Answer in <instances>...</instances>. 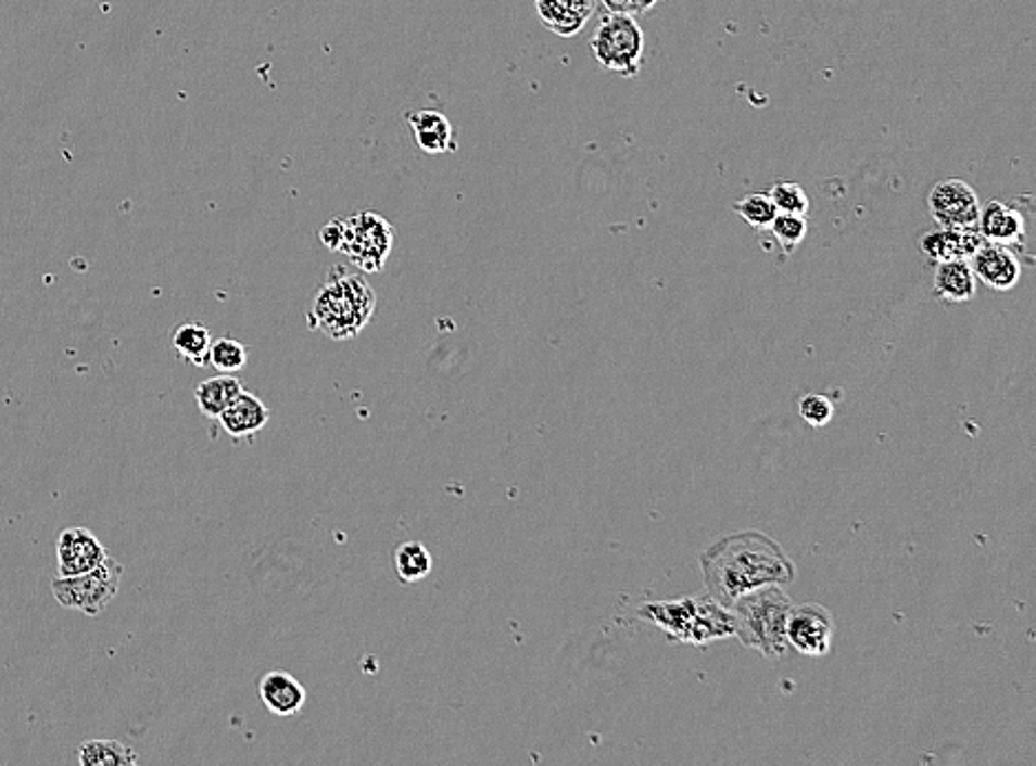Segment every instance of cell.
<instances>
[{
    "instance_id": "obj_1",
    "label": "cell",
    "mask_w": 1036,
    "mask_h": 766,
    "mask_svg": "<svg viewBox=\"0 0 1036 766\" xmlns=\"http://www.w3.org/2000/svg\"><path fill=\"white\" fill-rule=\"evenodd\" d=\"M707 595L725 608L762 586H789L796 565L785 548L758 531L725 535L700 554Z\"/></svg>"
},
{
    "instance_id": "obj_2",
    "label": "cell",
    "mask_w": 1036,
    "mask_h": 766,
    "mask_svg": "<svg viewBox=\"0 0 1036 766\" xmlns=\"http://www.w3.org/2000/svg\"><path fill=\"white\" fill-rule=\"evenodd\" d=\"M376 311V292L358 272L334 266L314 296L307 321L334 341L358 336Z\"/></svg>"
},
{
    "instance_id": "obj_3",
    "label": "cell",
    "mask_w": 1036,
    "mask_h": 766,
    "mask_svg": "<svg viewBox=\"0 0 1036 766\" xmlns=\"http://www.w3.org/2000/svg\"><path fill=\"white\" fill-rule=\"evenodd\" d=\"M639 616L659 627L672 643L707 646L734 636L732 610L709 595L645 603L639 608Z\"/></svg>"
},
{
    "instance_id": "obj_4",
    "label": "cell",
    "mask_w": 1036,
    "mask_h": 766,
    "mask_svg": "<svg viewBox=\"0 0 1036 766\" xmlns=\"http://www.w3.org/2000/svg\"><path fill=\"white\" fill-rule=\"evenodd\" d=\"M734 636L767 659H783L789 652L787 621L794 610L783 586H762L732 603Z\"/></svg>"
},
{
    "instance_id": "obj_5",
    "label": "cell",
    "mask_w": 1036,
    "mask_h": 766,
    "mask_svg": "<svg viewBox=\"0 0 1036 766\" xmlns=\"http://www.w3.org/2000/svg\"><path fill=\"white\" fill-rule=\"evenodd\" d=\"M595 60L623 78L639 76L645 55V36L634 16L608 14L591 38Z\"/></svg>"
},
{
    "instance_id": "obj_6",
    "label": "cell",
    "mask_w": 1036,
    "mask_h": 766,
    "mask_svg": "<svg viewBox=\"0 0 1036 766\" xmlns=\"http://www.w3.org/2000/svg\"><path fill=\"white\" fill-rule=\"evenodd\" d=\"M122 572V565L109 554L91 572L78 574V577H55L51 582V592L62 608L98 616L117 597Z\"/></svg>"
},
{
    "instance_id": "obj_7",
    "label": "cell",
    "mask_w": 1036,
    "mask_h": 766,
    "mask_svg": "<svg viewBox=\"0 0 1036 766\" xmlns=\"http://www.w3.org/2000/svg\"><path fill=\"white\" fill-rule=\"evenodd\" d=\"M394 226L378 213H358L343 219L339 250L361 270L380 272L394 247Z\"/></svg>"
},
{
    "instance_id": "obj_8",
    "label": "cell",
    "mask_w": 1036,
    "mask_h": 766,
    "mask_svg": "<svg viewBox=\"0 0 1036 766\" xmlns=\"http://www.w3.org/2000/svg\"><path fill=\"white\" fill-rule=\"evenodd\" d=\"M931 217L946 230H977L982 202L975 188L963 179H944L928 195ZM980 232V230H977Z\"/></svg>"
},
{
    "instance_id": "obj_9",
    "label": "cell",
    "mask_w": 1036,
    "mask_h": 766,
    "mask_svg": "<svg viewBox=\"0 0 1036 766\" xmlns=\"http://www.w3.org/2000/svg\"><path fill=\"white\" fill-rule=\"evenodd\" d=\"M835 636V618L820 603L794 605L787 621V643L796 652L820 659L831 652Z\"/></svg>"
},
{
    "instance_id": "obj_10",
    "label": "cell",
    "mask_w": 1036,
    "mask_h": 766,
    "mask_svg": "<svg viewBox=\"0 0 1036 766\" xmlns=\"http://www.w3.org/2000/svg\"><path fill=\"white\" fill-rule=\"evenodd\" d=\"M970 268H973V275L977 281H982L986 288L995 292H1010L1019 285L1023 277L1021 261L1016 257V252L1008 245L999 243H988L984 241L973 257L968 259Z\"/></svg>"
},
{
    "instance_id": "obj_11",
    "label": "cell",
    "mask_w": 1036,
    "mask_h": 766,
    "mask_svg": "<svg viewBox=\"0 0 1036 766\" xmlns=\"http://www.w3.org/2000/svg\"><path fill=\"white\" fill-rule=\"evenodd\" d=\"M58 577H78L91 572L106 557V548L89 528H67L58 537Z\"/></svg>"
},
{
    "instance_id": "obj_12",
    "label": "cell",
    "mask_w": 1036,
    "mask_h": 766,
    "mask_svg": "<svg viewBox=\"0 0 1036 766\" xmlns=\"http://www.w3.org/2000/svg\"><path fill=\"white\" fill-rule=\"evenodd\" d=\"M597 10V0H535L542 25L559 38H572L589 25Z\"/></svg>"
},
{
    "instance_id": "obj_13",
    "label": "cell",
    "mask_w": 1036,
    "mask_h": 766,
    "mask_svg": "<svg viewBox=\"0 0 1036 766\" xmlns=\"http://www.w3.org/2000/svg\"><path fill=\"white\" fill-rule=\"evenodd\" d=\"M980 234L988 243H999L1016 247L1025 243V219L1023 215L1006 202L990 200L982 206L980 213Z\"/></svg>"
},
{
    "instance_id": "obj_14",
    "label": "cell",
    "mask_w": 1036,
    "mask_h": 766,
    "mask_svg": "<svg viewBox=\"0 0 1036 766\" xmlns=\"http://www.w3.org/2000/svg\"><path fill=\"white\" fill-rule=\"evenodd\" d=\"M258 698L270 714L281 718L301 714L307 702L305 687L288 672H268L258 682Z\"/></svg>"
},
{
    "instance_id": "obj_15",
    "label": "cell",
    "mask_w": 1036,
    "mask_h": 766,
    "mask_svg": "<svg viewBox=\"0 0 1036 766\" xmlns=\"http://www.w3.org/2000/svg\"><path fill=\"white\" fill-rule=\"evenodd\" d=\"M982 243L984 239L977 230H946V228L926 232L920 241L922 252L935 264L968 261Z\"/></svg>"
},
{
    "instance_id": "obj_16",
    "label": "cell",
    "mask_w": 1036,
    "mask_h": 766,
    "mask_svg": "<svg viewBox=\"0 0 1036 766\" xmlns=\"http://www.w3.org/2000/svg\"><path fill=\"white\" fill-rule=\"evenodd\" d=\"M217 420L224 426V431L235 439L254 437L258 431H262L270 422V409L256 396H252L243 390L224 409V413Z\"/></svg>"
},
{
    "instance_id": "obj_17",
    "label": "cell",
    "mask_w": 1036,
    "mask_h": 766,
    "mask_svg": "<svg viewBox=\"0 0 1036 766\" xmlns=\"http://www.w3.org/2000/svg\"><path fill=\"white\" fill-rule=\"evenodd\" d=\"M407 122L414 131L416 144L427 155H442L456 151V140H453V126L448 117L440 111H416L407 115Z\"/></svg>"
},
{
    "instance_id": "obj_18",
    "label": "cell",
    "mask_w": 1036,
    "mask_h": 766,
    "mask_svg": "<svg viewBox=\"0 0 1036 766\" xmlns=\"http://www.w3.org/2000/svg\"><path fill=\"white\" fill-rule=\"evenodd\" d=\"M977 283L968 261H942L933 277V292L946 303H968L975 298Z\"/></svg>"
},
{
    "instance_id": "obj_19",
    "label": "cell",
    "mask_w": 1036,
    "mask_h": 766,
    "mask_svg": "<svg viewBox=\"0 0 1036 766\" xmlns=\"http://www.w3.org/2000/svg\"><path fill=\"white\" fill-rule=\"evenodd\" d=\"M241 392L243 385L239 378H235V373H219L200 382V387L195 390V403L202 416L217 420Z\"/></svg>"
},
{
    "instance_id": "obj_20",
    "label": "cell",
    "mask_w": 1036,
    "mask_h": 766,
    "mask_svg": "<svg viewBox=\"0 0 1036 766\" xmlns=\"http://www.w3.org/2000/svg\"><path fill=\"white\" fill-rule=\"evenodd\" d=\"M78 762L83 766H136L140 757L117 740H89L78 746Z\"/></svg>"
},
{
    "instance_id": "obj_21",
    "label": "cell",
    "mask_w": 1036,
    "mask_h": 766,
    "mask_svg": "<svg viewBox=\"0 0 1036 766\" xmlns=\"http://www.w3.org/2000/svg\"><path fill=\"white\" fill-rule=\"evenodd\" d=\"M213 334L202 323H184L173 334V349L179 358L192 365H209Z\"/></svg>"
},
{
    "instance_id": "obj_22",
    "label": "cell",
    "mask_w": 1036,
    "mask_h": 766,
    "mask_svg": "<svg viewBox=\"0 0 1036 766\" xmlns=\"http://www.w3.org/2000/svg\"><path fill=\"white\" fill-rule=\"evenodd\" d=\"M394 565L403 584H416L429 577L433 559L420 541H405L394 552Z\"/></svg>"
},
{
    "instance_id": "obj_23",
    "label": "cell",
    "mask_w": 1036,
    "mask_h": 766,
    "mask_svg": "<svg viewBox=\"0 0 1036 766\" xmlns=\"http://www.w3.org/2000/svg\"><path fill=\"white\" fill-rule=\"evenodd\" d=\"M769 200L779 213L785 215H800L807 217L809 213V197L796 181H779L769 188Z\"/></svg>"
},
{
    "instance_id": "obj_24",
    "label": "cell",
    "mask_w": 1036,
    "mask_h": 766,
    "mask_svg": "<svg viewBox=\"0 0 1036 766\" xmlns=\"http://www.w3.org/2000/svg\"><path fill=\"white\" fill-rule=\"evenodd\" d=\"M775 243H779L783 247V254L785 257H792V252L805 241L807 237V219L800 217V215H785V213H779L773 217L771 226H769Z\"/></svg>"
},
{
    "instance_id": "obj_25",
    "label": "cell",
    "mask_w": 1036,
    "mask_h": 766,
    "mask_svg": "<svg viewBox=\"0 0 1036 766\" xmlns=\"http://www.w3.org/2000/svg\"><path fill=\"white\" fill-rule=\"evenodd\" d=\"M209 365L222 373H237L248 365V349L235 339H217L211 343Z\"/></svg>"
},
{
    "instance_id": "obj_26",
    "label": "cell",
    "mask_w": 1036,
    "mask_h": 766,
    "mask_svg": "<svg viewBox=\"0 0 1036 766\" xmlns=\"http://www.w3.org/2000/svg\"><path fill=\"white\" fill-rule=\"evenodd\" d=\"M734 213L745 219L747 226L756 230H769L773 217L779 215L767 193H754L734 204Z\"/></svg>"
},
{
    "instance_id": "obj_27",
    "label": "cell",
    "mask_w": 1036,
    "mask_h": 766,
    "mask_svg": "<svg viewBox=\"0 0 1036 766\" xmlns=\"http://www.w3.org/2000/svg\"><path fill=\"white\" fill-rule=\"evenodd\" d=\"M798 411H800V418L816 426V429H822L826 426L831 420H833V413H835V407L833 403L822 396V394H807L803 396L800 405H798Z\"/></svg>"
},
{
    "instance_id": "obj_28",
    "label": "cell",
    "mask_w": 1036,
    "mask_h": 766,
    "mask_svg": "<svg viewBox=\"0 0 1036 766\" xmlns=\"http://www.w3.org/2000/svg\"><path fill=\"white\" fill-rule=\"evenodd\" d=\"M659 0H602V5L610 14H628V16H641L647 14Z\"/></svg>"
},
{
    "instance_id": "obj_29",
    "label": "cell",
    "mask_w": 1036,
    "mask_h": 766,
    "mask_svg": "<svg viewBox=\"0 0 1036 766\" xmlns=\"http://www.w3.org/2000/svg\"><path fill=\"white\" fill-rule=\"evenodd\" d=\"M341 237H343V219L341 217L332 219L326 228H320V241L326 243L330 250H339Z\"/></svg>"
}]
</instances>
